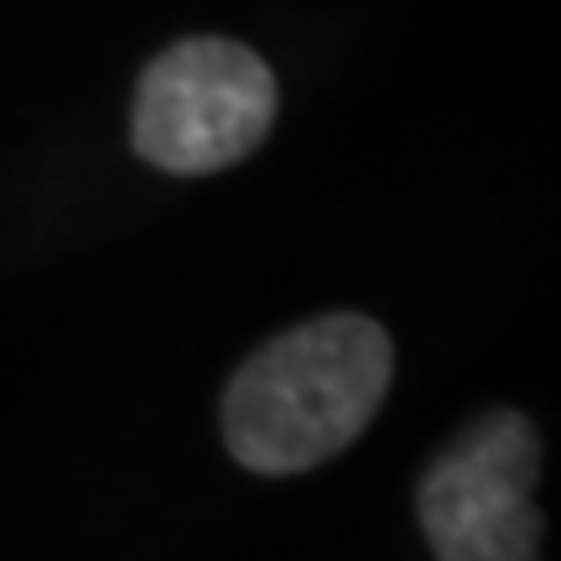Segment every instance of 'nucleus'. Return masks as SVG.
Listing matches in <instances>:
<instances>
[{
	"label": "nucleus",
	"instance_id": "f257e3e1",
	"mask_svg": "<svg viewBox=\"0 0 561 561\" xmlns=\"http://www.w3.org/2000/svg\"><path fill=\"white\" fill-rule=\"evenodd\" d=\"M396 348L364 312H322L261 343L224 390V447L261 479L339 458L380 416Z\"/></svg>",
	"mask_w": 561,
	"mask_h": 561
},
{
	"label": "nucleus",
	"instance_id": "f03ea898",
	"mask_svg": "<svg viewBox=\"0 0 561 561\" xmlns=\"http://www.w3.org/2000/svg\"><path fill=\"white\" fill-rule=\"evenodd\" d=\"M276 73L229 37H187L146 62L130 146L172 178H208L244 161L276 125Z\"/></svg>",
	"mask_w": 561,
	"mask_h": 561
},
{
	"label": "nucleus",
	"instance_id": "7ed1b4c3",
	"mask_svg": "<svg viewBox=\"0 0 561 561\" xmlns=\"http://www.w3.org/2000/svg\"><path fill=\"white\" fill-rule=\"evenodd\" d=\"M541 432L494 405L473 416L416 483V520L437 561H541L546 520L536 504Z\"/></svg>",
	"mask_w": 561,
	"mask_h": 561
}]
</instances>
